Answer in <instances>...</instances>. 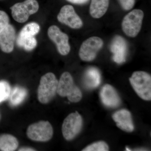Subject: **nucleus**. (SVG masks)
<instances>
[{
	"label": "nucleus",
	"instance_id": "4468645a",
	"mask_svg": "<svg viewBox=\"0 0 151 151\" xmlns=\"http://www.w3.org/2000/svg\"><path fill=\"white\" fill-rule=\"evenodd\" d=\"M15 35L14 28L10 24L0 33V48L4 52L10 53L13 51Z\"/></svg>",
	"mask_w": 151,
	"mask_h": 151
},
{
	"label": "nucleus",
	"instance_id": "412c9836",
	"mask_svg": "<svg viewBox=\"0 0 151 151\" xmlns=\"http://www.w3.org/2000/svg\"><path fill=\"white\" fill-rule=\"evenodd\" d=\"M11 91L10 85L5 81H0V103L9 99Z\"/></svg>",
	"mask_w": 151,
	"mask_h": 151
},
{
	"label": "nucleus",
	"instance_id": "2eb2a0df",
	"mask_svg": "<svg viewBox=\"0 0 151 151\" xmlns=\"http://www.w3.org/2000/svg\"><path fill=\"white\" fill-rule=\"evenodd\" d=\"M101 81V75L97 68L90 67L86 70L83 81L86 88L89 89L97 88L100 85Z\"/></svg>",
	"mask_w": 151,
	"mask_h": 151
},
{
	"label": "nucleus",
	"instance_id": "a211bd4d",
	"mask_svg": "<svg viewBox=\"0 0 151 151\" xmlns=\"http://www.w3.org/2000/svg\"><path fill=\"white\" fill-rule=\"evenodd\" d=\"M18 146V141L14 136L6 134L0 135V150L15 151Z\"/></svg>",
	"mask_w": 151,
	"mask_h": 151
},
{
	"label": "nucleus",
	"instance_id": "b1692460",
	"mask_svg": "<svg viewBox=\"0 0 151 151\" xmlns=\"http://www.w3.org/2000/svg\"><path fill=\"white\" fill-rule=\"evenodd\" d=\"M123 8L126 10H129L133 7L135 0H119Z\"/></svg>",
	"mask_w": 151,
	"mask_h": 151
},
{
	"label": "nucleus",
	"instance_id": "20e7f679",
	"mask_svg": "<svg viewBox=\"0 0 151 151\" xmlns=\"http://www.w3.org/2000/svg\"><path fill=\"white\" fill-rule=\"evenodd\" d=\"M26 133L28 138L31 140L45 142L52 137L53 129L48 121H41L30 125Z\"/></svg>",
	"mask_w": 151,
	"mask_h": 151
},
{
	"label": "nucleus",
	"instance_id": "f257e3e1",
	"mask_svg": "<svg viewBox=\"0 0 151 151\" xmlns=\"http://www.w3.org/2000/svg\"><path fill=\"white\" fill-rule=\"evenodd\" d=\"M58 81L53 73L49 72L41 78L37 89V98L42 104L49 103L57 92Z\"/></svg>",
	"mask_w": 151,
	"mask_h": 151
},
{
	"label": "nucleus",
	"instance_id": "7ed1b4c3",
	"mask_svg": "<svg viewBox=\"0 0 151 151\" xmlns=\"http://www.w3.org/2000/svg\"><path fill=\"white\" fill-rule=\"evenodd\" d=\"M130 83L138 96L143 100L151 99V76L142 71H135L129 78Z\"/></svg>",
	"mask_w": 151,
	"mask_h": 151
},
{
	"label": "nucleus",
	"instance_id": "f8f14e48",
	"mask_svg": "<svg viewBox=\"0 0 151 151\" xmlns=\"http://www.w3.org/2000/svg\"><path fill=\"white\" fill-rule=\"evenodd\" d=\"M113 54V59L115 62L122 63L125 62L127 56V47L125 40L120 36L113 39L111 47Z\"/></svg>",
	"mask_w": 151,
	"mask_h": 151
},
{
	"label": "nucleus",
	"instance_id": "4be33fe9",
	"mask_svg": "<svg viewBox=\"0 0 151 151\" xmlns=\"http://www.w3.org/2000/svg\"><path fill=\"white\" fill-rule=\"evenodd\" d=\"M109 147L107 143L103 141L96 142L86 147L83 151H108Z\"/></svg>",
	"mask_w": 151,
	"mask_h": 151
},
{
	"label": "nucleus",
	"instance_id": "6ab92c4d",
	"mask_svg": "<svg viewBox=\"0 0 151 151\" xmlns=\"http://www.w3.org/2000/svg\"><path fill=\"white\" fill-rule=\"evenodd\" d=\"M17 43L19 46L27 51L32 50L36 46L37 42L34 36L20 35L18 36Z\"/></svg>",
	"mask_w": 151,
	"mask_h": 151
},
{
	"label": "nucleus",
	"instance_id": "aec40b11",
	"mask_svg": "<svg viewBox=\"0 0 151 151\" xmlns=\"http://www.w3.org/2000/svg\"><path fill=\"white\" fill-rule=\"evenodd\" d=\"M40 27L37 23L35 22L30 23L25 26L22 29L19 34L20 35L34 36L37 34L39 32Z\"/></svg>",
	"mask_w": 151,
	"mask_h": 151
},
{
	"label": "nucleus",
	"instance_id": "423d86ee",
	"mask_svg": "<svg viewBox=\"0 0 151 151\" xmlns=\"http://www.w3.org/2000/svg\"><path fill=\"white\" fill-rule=\"evenodd\" d=\"M39 8L36 0H26L15 4L10 9L14 19L19 23H23L27 20L30 15L36 13Z\"/></svg>",
	"mask_w": 151,
	"mask_h": 151
},
{
	"label": "nucleus",
	"instance_id": "a878e982",
	"mask_svg": "<svg viewBox=\"0 0 151 151\" xmlns=\"http://www.w3.org/2000/svg\"><path fill=\"white\" fill-rule=\"evenodd\" d=\"M19 151H36L35 149L29 147H23L20 148L18 150Z\"/></svg>",
	"mask_w": 151,
	"mask_h": 151
},
{
	"label": "nucleus",
	"instance_id": "9d476101",
	"mask_svg": "<svg viewBox=\"0 0 151 151\" xmlns=\"http://www.w3.org/2000/svg\"><path fill=\"white\" fill-rule=\"evenodd\" d=\"M58 21L72 29H78L82 27L83 22L76 13L72 6L67 5L62 7L57 17Z\"/></svg>",
	"mask_w": 151,
	"mask_h": 151
},
{
	"label": "nucleus",
	"instance_id": "393cba45",
	"mask_svg": "<svg viewBox=\"0 0 151 151\" xmlns=\"http://www.w3.org/2000/svg\"><path fill=\"white\" fill-rule=\"evenodd\" d=\"M67 1L74 4H82L87 3L89 0H67Z\"/></svg>",
	"mask_w": 151,
	"mask_h": 151
},
{
	"label": "nucleus",
	"instance_id": "ddd939ff",
	"mask_svg": "<svg viewBox=\"0 0 151 151\" xmlns=\"http://www.w3.org/2000/svg\"><path fill=\"white\" fill-rule=\"evenodd\" d=\"M112 118L117 127L121 129L128 132H132L134 131V125L132 115L128 110H119L113 114Z\"/></svg>",
	"mask_w": 151,
	"mask_h": 151
},
{
	"label": "nucleus",
	"instance_id": "bb28decb",
	"mask_svg": "<svg viewBox=\"0 0 151 151\" xmlns=\"http://www.w3.org/2000/svg\"><path fill=\"white\" fill-rule=\"evenodd\" d=\"M1 112H0V121H1Z\"/></svg>",
	"mask_w": 151,
	"mask_h": 151
},
{
	"label": "nucleus",
	"instance_id": "6e6552de",
	"mask_svg": "<svg viewBox=\"0 0 151 151\" xmlns=\"http://www.w3.org/2000/svg\"><path fill=\"white\" fill-rule=\"evenodd\" d=\"M103 45V41L100 37H92L87 39L82 43L79 50L80 58L84 61L93 60Z\"/></svg>",
	"mask_w": 151,
	"mask_h": 151
},
{
	"label": "nucleus",
	"instance_id": "f03ea898",
	"mask_svg": "<svg viewBox=\"0 0 151 151\" xmlns=\"http://www.w3.org/2000/svg\"><path fill=\"white\" fill-rule=\"evenodd\" d=\"M57 93L61 97H67L72 103H78L82 97L81 90L75 85L72 76L68 72H64L60 76Z\"/></svg>",
	"mask_w": 151,
	"mask_h": 151
},
{
	"label": "nucleus",
	"instance_id": "9b49d317",
	"mask_svg": "<svg viewBox=\"0 0 151 151\" xmlns=\"http://www.w3.org/2000/svg\"><path fill=\"white\" fill-rule=\"evenodd\" d=\"M100 97L103 104L108 108H117L121 104V98L119 94L116 89L109 84H106L102 87Z\"/></svg>",
	"mask_w": 151,
	"mask_h": 151
},
{
	"label": "nucleus",
	"instance_id": "1a4fd4ad",
	"mask_svg": "<svg viewBox=\"0 0 151 151\" xmlns=\"http://www.w3.org/2000/svg\"><path fill=\"white\" fill-rule=\"evenodd\" d=\"M47 34L50 39L56 45L60 54L65 55L69 53L70 46L68 43V37L66 34L61 32L56 26L52 25L49 28Z\"/></svg>",
	"mask_w": 151,
	"mask_h": 151
},
{
	"label": "nucleus",
	"instance_id": "39448f33",
	"mask_svg": "<svg viewBox=\"0 0 151 151\" xmlns=\"http://www.w3.org/2000/svg\"><path fill=\"white\" fill-rule=\"evenodd\" d=\"M144 17V13L140 9H134L125 16L122 23L124 33L130 37H134L140 31Z\"/></svg>",
	"mask_w": 151,
	"mask_h": 151
},
{
	"label": "nucleus",
	"instance_id": "f3484780",
	"mask_svg": "<svg viewBox=\"0 0 151 151\" xmlns=\"http://www.w3.org/2000/svg\"><path fill=\"white\" fill-rule=\"evenodd\" d=\"M27 90L26 89L19 86H16L11 89L9 97L10 105L15 107L21 104L27 97Z\"/></svg>",
	"mask_w": 151,
	"mask_h": 151
},
{
	"label": "nucleus",
	"instance_id": "5701e85b",
	"mask_svg": "<svg viewBox=\"0 0 151 151\" xmlns=\"http://www.w3.org/2000/svg\"><path fill=\"white\" fill-rule=\"evenodd\" d=\"M9 24V18L7 14L3 11H0V33L2 32Z\"/></svg>",
	"mask_w": 151,
	"mask_h": 151
},
{
	"label": "nucleus",
	"instance_id": "dca6fc26",
	"mask_svg": "<svg viewBox=\"0 0 151 151\" xmlns=\"http://www.w3.org/2000/svg\"><path fill=\"white\" fill-rule=\"evenodd\" d=\"M109 0H92L89 12L94 18H100L106 12L109 6Z\"/></svg>",
	"mask_w": 151,
	"mask_h": 151
},
{
	"label": "nucleus",
	"instance_id": "0eeeda50",
	"mask_svg": "<svg viewBox=\"0 0 151 151\" xmlns=\"http://www.w3.org/2000/svg\"><path fill=\"white\" fill-rule=\"evenodd\" d=\"M83 119L78 112L71 113L63 121L62 132L63 137L67 141L73 139L81 132Z\"/></svg>",
	"mask_w": 151,
	"mask_h": 151
}]
</instances>
